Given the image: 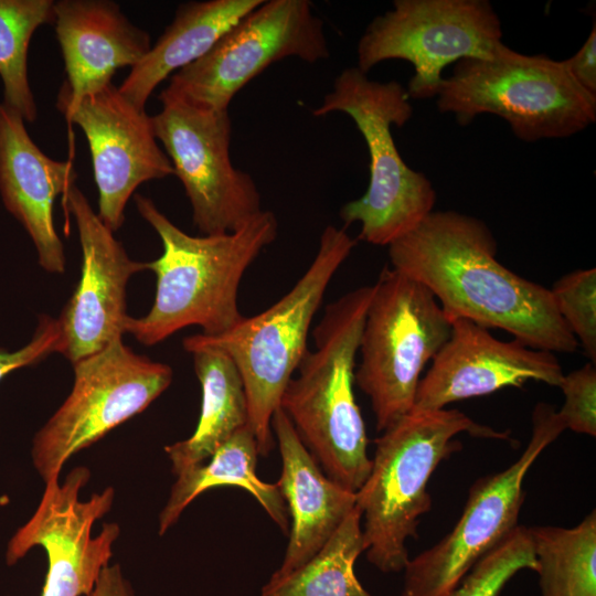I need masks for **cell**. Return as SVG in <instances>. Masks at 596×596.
Instances as JSON below:
<instances>
[{"label":"cell","instance_id":"6da1fadb","mask_svg":"<svg viewBox=\"0 0 596 596\" xmlns=\"http://www.w3.org/2000/svg\"><path fill=\"white\" fill-rule=\"evenodd\" d=\"M387 247L392 268L425 286L450 321L502 329L536 350L576 351L550 288L497 259L496 238L482 220L433 211Z\"/></svg>","mask_w":596,"mask_h":596},{"label":"cell","instance_id":"7a4b0ae2","mask_svg":"<svg viewBox=\"0 0 596 596\" xmlns=\"http://www.w3.org/2000/svg\"><path fill=\"white\" fill-rule=\"evenodd\" d=\"M141 217L157 232L162 254L148 262L157 289L149 312L129 317L126 333L153 345L178 330L198 326L204 336L222 334L244 317L238 309L241 280L278 231L276 216L263 210L236 231L192 236L174 225L149 198L136 194Z\"/></svg>","mask_w":596,"mask_h":596},{"label":"cell","instance_id":"3957f363","mask_svg":"<svg viewBox=\"0 0 596 596\" xmlns=\"http://www.w3.org/2000/svg\"><path fill=\"white\" fill-rule=\"evenodd\" d=\"M374 285L355 288L329 304L307 350L286 385L279 407L323 472L356 492L372 459L356 404L355 358Z\"/></svg>","mask_w":596,"mask_h":596},{"label":"cell","instance_id":"277c9868","mask_svg":"<svg viewBox=\"0 0 596 596\" xmlns=\"http://www.w3.org/2000/svg\"><path fill=\"white\" fill-rule=\"evenodd\" d=\"M508 439L509 433L476 423L459 409L411 411L375 439L369 476L355 492L364 520L368 561L383 573L404 570L406 542L417 538L432 507L427 483L437 466L461 449L457 435Z\"/></svg>","mask_w":596,"mask_h":596},{"label":"cell","instance_id":"5b68a950","mask_svg":"<svg viewBox=\"0 0 596 596\" xmlns=\"http://www.w3.org/2000/svg\"><path fill=\"white\" fill-rule=\"evenodd\" d=\"M355 241L345 228L328 225L317 254L294 287L277 302L253 317H243L228 331L189 341L225 352L241 374L248 406L249 426L260 456L275 447L272 429L287 383L307 349L312 319L333 275L350 255Z\"/></svg>","mask_w":596,"mask_h":596},{"label":"cell","instance_id":"8992f818","mask_svg":"<svg viewBox=\"0 0 596 596\" xmlns=\"http://www.w3.org/2000/svg\"><path fill=\"white\" fill-rule=\"evenodd\" d=\"M406 88L396 81L376 82L356 66L344 68L321 105L317 117L333 111L351 117L365 140L370 157L365 193L340 210L347 225L359 223V238L380 246L414 230L434 211L436 191L432 181L402 159L392 136V125L404 126L413 115Z\"/></svg>","mask_w":596,"mask_h":596},{"label":"cell","instance_id":"52a82bcc","mask_svg":"<svg viewBox=\"0 0 596 596\" xmlns=\"http://www.w3.org/2000/svg\"><path fill=\"white\" fill-rule=\"evenodd\" d=\"M436 98L438 110L453 114L461 126L492 114L526 142L567 138L596 120V95L576 83L563 61L505 44L490 58L455 63Z\"/></svg>","mask_w":596,"mask_h":596},{"label":"cell","instance_id":"ba28073f","mask_svg":"<svg viewBox=\"0 0 596 596\" xmlns=\"http://www.w3.org/2000/svg\"><path fill=\"white\" fill-rule=\"evenodd\" d=\"M450 332L451 321L425 286L383 269L366 310L354 371L377 432L412 411L422 373Z\"/></svg>","mask_w":596,"mask_h":596},{"label":"cell","instance_id":"9c48e42d","mask_svg":"<svg viewBox=\"0 0 596 596\" xmlns=\"http://www.w3.org/2000/svg\"><path fill=\"white\" fill-rule=\"evenodd\" d=\"M72 365L71 393L32 439L31 460L44 483L60 478L73 455L145 411L173 379L168 364L135 353L123 338Z\"/></svg>","mask_w":596,"mask_h":596},{"label":"cell","instance_id":"30bf717a","mask_svg":"<svg viewBox=\"0 0 596 596\" xmlns=\"http://www.w3.org/2000/svg\"><path fill=\"white\" fill-rule=\"evenodd\" d=\"M502 26L487 0H395L361 35L356 67L368 74L387 60L414 67L409 98L436 97L443 71L466 58H490L504 44Z\"/></svg>","mask_w":596,"mask_h":596},{"label":"cell","instance_id":"8fae6325","mask_svg":"<svg viewBox=\"0 0 596 596\" xmlns=\"http://www.w3.org/2000/svg\"><path fill=\"white\" fill-rule=\"evenodd\" d=\"M323 21L308 0H263L162 91L196 107L228 110L234 96L273 63L328 58Z\"/></svg>","mask_w":596,"mask_h":596},{"label":"cell","instance_id":"7c38bea8","mask_svg":"<svg viewBox=\"0 0 596 596\" xmlns=\"http://www.w3.org/2000/svg\"><path fill=\"white\" fill-rule=\"evenodd\" d=\"M554 407L544 402L532 413V435L507 469L479 478L453 530L437 544L409 558L401 596H446L487 553L519 524L523 481L540 454L565 430Z\"/></svg>","mask_w":596,"mask_h":596},{"label":"cell","instance_id":"4fadbf2b","mask_svg":"<svg viewBox=\"0 0 596 596\" xmlns=\"http://www.w3.org/2000/svg\"><path fill=\"white\" fill-rule=\"evenodd\" d=\"M161 110L151 116L155 136L184 187L192 219L203 235L238 230L262 209L254 179L235 168L228 110L196 107L161 92Z\"/></svg>","mask_w":596,"mask_h":596},{"label":"cell","instance_id":"5bb4252c","mask_svg":"<svg viewBox=\"0 0 596 596\" xmlns=\"http://www.w3.org/2000/svg\"><path fill=\"white\" fill-rule=\"evenodd\" d=\"M89 478V469L78 466L62 483L58 478L45 482L35 511L7 544L4 558L9 566L33 547L45 551L47 571L41 596H87L113 556L119 525L106 522L95 536L92 529L110 511L115 491L106 487L82 501L79 492Z\"/></svg>","mask_w":596,"mask_h":596},{"label":"cell","instance_id":"9a60e30c","mask_svg":"<svg viewBox=\"0 0 596 596\" xmlns=\"http://www.w3.org/2000/svg\"><path fill=\"white\" fill-rule=\"evenodd\" d=\"M56 107L86 136L98 189L97 215L115 232L141 183L174 174L170 159L157 143L152 118L113 83L77 99L61 87Z\"/></svg>","mask_w":596,"mask_h":596},{"label":"cell","instance_id":"2e32d148","mask_svg":"<svg viewBox=\"0 0 596 596\" xmlns=\"http://www.w3.org/2000/svg\"><path fill=\"white\" fill-rule=\"evenodd\" d=\"M64 207L74 216L82 248L78 284L56 319L58 353L73 364L126 333V287L147 263L127 255L75 184L64 196Z\"/></svg>","mask_w":596,"mask_h":596},{"label":"cell","instance_id":"e0dca14e","mask_svg":"<svg viewBox=\"0 0 596 596\" xmlns=\"http://www.w3.org/2000/svg\"><path fill=\"white\" fill-rule=\"evenodd\" d=\"M563 375L555 353L515 339L502 341L470 320L456 319L418 383L412 411L441 409L456 401L522 387L529 381L558 386Z\"/></svg>","mask_w":596,"mask_h":596},{"label":"cell","instance_id":"ac0fdd59","mask_svg":"<svg viewBox=\"0 0 596 596\" xmlns=\"http://www.w3.org/2000/svg\"><path fill=\"white\" fill-rule=\"evenodd\" d=\"M24 120L0 103V195L6 209L32 240L40 266L65 270V254L53 222V203L77 178L71 161L47 157L32 140Z\"/></svg>","mask_w":596,"mask_h":596},{"label":"cell","instance_id":"d6986e66","mask_svg":"<svg viewBox=\"0 0 596 596\" xmlns=\"http://www.w3.org/2000/svg\"><path fill=\"white\" fill-rule=\"evenodd\" d=\"M54 24L72 99L111 84L116 71L135 66L151 49L147 31L134 25L109 0L54 1Z\"/></svg>","mask_w":596,"mask_h":596},{"label":"cell","instance_id":"ffe728a7","mask_svg":"<svg viewBox=\"0 0 596 596\" xmlns=\"http://www.w3.org/2000/svg\"><path fill=\"white\" fill-rule=\"evenodd\" d=\"M272 429L281 457L276 485L290 520L285 556L275 573L286 574L310 560L332 536L355 507V492L323 472L280 407L274 412Z\"/></svg>","mask_w":596,"mask_h":596},{"label":"cell","instance_id":"44dd1931","mask_svg":"<svg viewBox=\"0 0 596 596\" xmlns=\"http://www.w3.org/2000/svg\"><path fill=\"white\" fill-rule=\"evenodd\" d=\"M263 0L189 1L178 7L172 22L118 87L143 109L155 88L172 73L203 56L240 19Z\"/></svg>","mask_w":596,"mask_h":596},{"label":"cell","instance_id":"7402d4cb","mask_svg":"<svg viewBox=\"0 0 596 596\" xmlns=\"http://www.w3.org/2000/svg\"><path fill=\"white\" fill-rule=\"evenodd\" d=\"M182 344L193 356L202 401L193 434L164 447L175 476L205 462L234 433L249 425L243 381L233 360L213 347L188 339Z\"/></svg>","mask_w":596,"mask_h":596},{"label":"cell","instance_id":"603a6c76","mask_svg":"<svg viewBox=\"0 0 596 596\" xmlns=\"http://www.w3.org/2000/svg\"><path fill=\"white\" fill-rule=\"evenodd\" d=\"M258 445L249 425L238 429L203 464L177 475L169 498L159 514V535L177 523L184 509L204 491L223 486L251 493L269 518L288 534L290 520L276 483L256 473Z\"/></svg>","mask_w":596,"mask_h":596},{"label":"cell","instance_id":"cb8c5ba5","mask_svg":"<svg viewBox=\"0 0 596 596\" xmlns=\"http://www.w3.org/2000/svg\"><path fill=\"white\" fill-rule=\"evenodd\" d=\"M361 520L355 505L310 560L289 573H274L260 596H371L354 572L364 552Z\"/></svg>","mask_w":596,"mask_h":596},{"label":"cell","instance_id":"d4e9b609","mask_svg":"<svg viewBox=\"0 0 596 596\" xmlns=\"http://www.w3.org/2000/svg\"><path fill=\"white\" fill-rule=\"evenodd\" d=\"M541 596H596V512L576 526L529 528Z\"/></svg>","mask_w":596,"mask_h":596},{"label":"cell","instance_id":"484cf974","mask_svg":"<svg viewBox=\"0 0 596 596\" xmlns=\"http://www.w3.org/2000/svg\"><path fill=\"white\" fill-rule=\"evenodd\" d=\"M54 21L52 0H0V77L2 104L24 123L36 119L28 77V50L35 30Z\"/></svg>","mask_w":596,"mask_h":596},{"label":"cell","instance_id":"4316f807","mask_svg":"<svg viewBox=\"0 0 596 596\" xmlns=\"http://www.w3.org/2000/svg\"><path fill=\"white\" fill-rule=\"evenodd\" d=\"M538 571L529 528L518 525L479 560L446 596H498L521 570Z\"/></svg>","mask_w":596,"mask_h":596},{"label":"cell","instance_id":"83f0119b","mask_svg":"<svg viewBox=\"0 0 596 596\" xmlns=\"http://www.w3.org/2000/svg\"><path fill=\"white\" fill-rule=\"evenodd\" d=\"M550 291L561 318L595 364L596 269L567 273L553 284Z\"/></svg>","mask_w":596,"mask_h":596},{"label":"cell","instance_id":"f1b7e54d","mask_svg":"<svg viewBox=\"0 0 596 596\" xmlns=\"http://www.w3.org/2000/svg\"><path fill=\"white\" fill-rule=\"evenodd\" d=\"M564 403L557 412L565 428L577 434L596 435V368L588 362L574 370L558 385Z\"/></svg>","mask_w":596,"mask_h":596},{"label":"cell","instance_id":"f546056e","mask_svg":"<svg viewBox=\"0 0 596 596\" xmlns=\"http://www.w3.org/2000/svg\"><path fill=\"white\" fill-rule=\"evenodd\" d=\"M60 330L56 319L39 316L29 342L17 350L0 348V381L22 368L39 363L53 352H58Z\"/></svg>","mask_w":596,"mask_h":596},{"label":"cell","instance_id":"4dcf8cb0","mask_svg":"<svg viewBox=\"0 0 596 596\" xmlns=\"http://www.w3.org/2000/svg\"><path fill=\"white\" fill-rule=\"evenodd\" d=\"M576 83L588 93L596 95V23L581 49L563 61Z\"/></svg>","mask_w":596,"mask_h":596},{"label":"cell","instance_id":"1f68e13d","mask_svg":"<svg viewBox=\"0 0 596 596\" xmlns=\"http://www.w3.org/2000/svg\"><path fill=\"white\" fill-rule=\"evenodd\" d=\"M87 596H136L119 564L105 566Z\"/></svg>","mask_w":596,"mask_h":596}]
</instances>
